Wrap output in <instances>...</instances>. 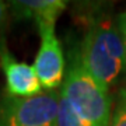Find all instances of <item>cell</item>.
I'll return each mask as SVG.
<instances>
[{"label": "cell", "mask_w": 126, "mask_h": 126, "mask_svg": "<svg viewBox=\"0 0 126 126\" xmlns=\"http://www.w3.org/2000/svg\"><path fill=\"white\" fill-rule=\"evenodd\" d=\"M118 24L119 25H126V11L122 13L119 17H118Z\"/></svg>", "instance_id": "cell-11"}, {"label": "cell", "mask_w": 126, "mask_h": 126, "mask_svg": "<svg viewBox=\"0 0 126 126\" xmlns=\"http://www.w3.org/2000/svg\"><path fill=\"white\" fill-rule=\"evenodd\" d=\"M7 10H9V4H6L4 1H0V31L3 30L7 20Z\"/></svg>", "instance_id": "cell-9"}, {"label": "cell", "mask_w": 126, "mask_h": 126, "mask_svg": "<svg viewBox=\"0 0 126 126\" xmlns=\"http://www.w3.org/2000/svg\"><path fill=\"white\" fill-rule=\"evenodd\" d=\"M118 27L121 30V34H122V39H123V45H125V53H126V25H119Z\"/></svg>", "instance_id": "cell-10"}, {"label": "cell", "mask_w": 126, "mask_h": 126, "mask_svg": "<svg viewBox=\"0 0 126 126\" xmlns=\"http://www.w3.org/2000/svg\"><path fill=\"white\" fill-rule=\"evenodd\" d=\"M79 55L87 72L109 91L126 67L125 45L118 24L107 18L93 23L83 38Z\"/></svg>", "instance_id": "cell-1"}, {"label": "cell", "mask_w": 126, "mask_h": 126, "mask_svg": "<svg viewBox=\"0 0 126 126\" xmlns=\"http://www.w3.org/2000/svg\"><path fill=\"white\" fill-rule=\"evenodd\" d=\"M109 126H126V87L119 90Z\"/></svg>", "instance_id": "cell-8"}, {"label": "cell", "mask_w": 126, "mask_h": 126, "mask_svg": "<svg viewBox=\"0 0 126 126\" xmlns=\"http://www.w3.org/2000/svg\"><path fill=\"white\" fill-rule=\"evenodd\" d=\"M59 126H94L84 118H81L70 104L59 94V115H58Z\"/></svg>", "instance_id": "cell-7"}, {"label": "cell", "mask_w": 126, "mask_h": 126, "mask_svg": "<svg viewBox=\"0 0 126 126\" xmlns=\"http://www.w3.org/2000/svg\"><path fill=\"white\" fill-rule=\"evenodd\" d=\"M10 9L18 20H32L36 27L55 25L59 16L66 9L62 0H21L10 1Z\"/></svg>", "instance_id": "cell-6"}, {"label": "cell", "mask_w": 126, "mask_h": 126, "mask_svg": "<svg viewBox=\"0 0 126 126\" xmlns=\"http://www.w3.org/2000/svg\"><path fill=\"white\" fill-rule=\"evenodd\" d=\"M60 95L81 118L94 126H109L112 98L109 97V91L83 66L79 49L70 53Z\"/></svg>", "instance_id": "cell-2"}, {"label": "cell", "mask_w": 126, "mask_h": 126, "mask_svg": "<svg viewBox=\"0 0 126 126\" xmlns=\"http://www.w3.org/2000/svg\"><path fill=\"white\" fill-rule=\"evenodd\" d=\"M0 66L6 79V94L17 98H30L42 94L34 66L20 62L7 49L4 41L0 44Z\"/></svg>", "instance_id": "cell-5"}, {"label": "cell", "mask_w": 126, "mask_h": 126, "mask_svg": "<svg viewBox=\"0 0 126 126\" xmlns=\"http://www.w3.org/2000/svg\"><path fill=\"white\" fill-rule=\"evenodd\" d=\"M59 94L42 93L30 98L0 95V126H59Z\"/></svg>", "instance_id": "cell-3"}, {"label": "cell", "mask_w": 126, "mask_h": 126, "mask_svg": "<svg viewBox=\"0 0 126 126\" xmlns=\"http://www.w3.org/2000/svg\"><path fill=\"white\" fill-rule=\"evenodd\" d=\"M41 45L35 56L34 69L42 88L55 91L63 84L64 56L60 41L55 34V25L38 27Z\"/></svg>", "instance_id": "cell-4"}]
</instances>
